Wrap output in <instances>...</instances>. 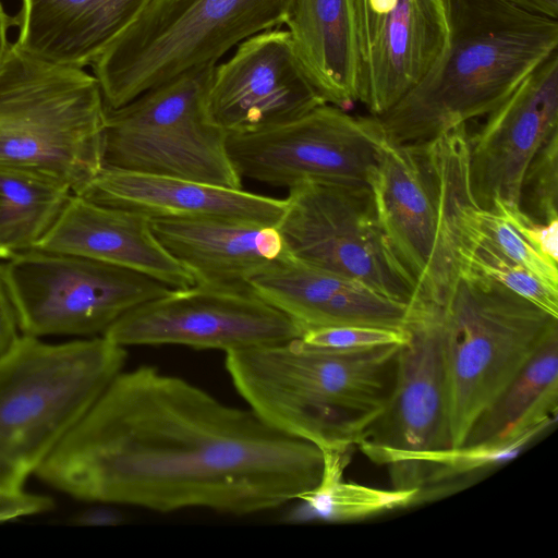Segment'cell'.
Segmentation results:
<instances>
[{
  "mask_svg": "<svg viewBox=\"0 0 558 558\" xmlns=\"http://www.w3.org/2000/svg\"><path fill=\"white\" fill-rule=\"evenodd\" d=\"M315 445L151 366L121 372L36 475L75 499L245 515L314 488Z\"/></svg>",
  "mask_w": 558,
  "mask_h": 558,
  "instance_id": "obj_1",
  "label": "cell"
},
{
  "mask_svg": "<svg viewBox=\"0 0 558 558\" xmlns=\"http://www.w3.org/2000/svg\"><path fill=\"white\" fill-rule=\"evenodd\" d=\"M447 41L424 77L377 117L387 142L433 140L498 107L558 48L557 19L512 0H444Z\"/></svg>",
  "mask_w": 558,
  "mask_h": 558,
  "instance_id": "obj_2",
  "label": "cell"
},
{
  "mask_svg": "<svg viewBox=\"0 0 558 558\" xmlns=\"http://www.w3.org/2000/svg\"><path fill=\"white\" fill-rule=\"evenodd\" d=\"M401 345L361 350L286 343L226 353L240 396L263 421L320 450H352L386 409Z\"/></svg>",
  "mask_w": 558,
  "mask_h": 558,
  "instance_id": "obj_3",
  "label": "cell"
},
{
  "mask_svg": "<svg viewBox=\"0 0 558 558\" xmlns=\"http://www.w3.org/2000/svg\"><path fill=\"white\" fill-rule=\"evenodd\" d=\"M377 216L417 300L440 303L459 277L463 209L475 204L466 124L433 140L385 141L367 179Z\"/></svg>",
  "mask_w": 558,
  "mask_h": 558,
  "instance_id": "obj_4",
  "label": "cell"
},
{
  "mask_svg": "<svg viewBox=\"0 0 558 558\" xmlns=\"http://www.w3.org/2000/svg\"><path fill=\"white\" fill-rule=\"evenodd\" d=\"M124 347L21 335L0 357V490L20 492L122 372Z\"/></svg>",
  "mask_w": 558,
  "mask_h": 558,
  "instance_id": "obj_5",
  "label": "cell"
},
{
  "mask_svg": "<svg viewBox=\"0 0 558 558\" xmlns=\"http://www.w3.org/2000/svg\"><path fill=\"white\" fill-rule=\"evenodd\" d=\"M106 110L93 73L11 44L0 68V163L44 172L81 195L104 167Z\"/></svg>",
  "mask_w": 558,
  "mask_h": 558,
  "instance_id": "obj_6",
  "label": "cell"
},
{
  "mask_svg": "<svg viewBox=\"0 0 558 558\" xmlns=\"http://www.w3.org/2000/svg\"><path fill=\"white\" fill-rule=\"evenodd\" d=\"M435 314L452 446L532 359L558 318L486 277L460 270Z\"/></svg>",
  "mask_w": 558,
  "mask_h": 558,
  "instance_id": "obj_7",
  "label": "cell"
},
{
  "mask_svg": "<svg viewBox=\"0 0 558 558\" xmlns=\"http://www.w3.org/2000/svg\"><path fill=\"white\" fill-rule=\"evenodd\" d=\"M292 0H150L90 65L117 109L182 74L213 68L244 39L286 23Z\"/></svg>",
  "mask_w": 558,
  "mask_h": 558,
  "instance_id": "obj_8",
  "label": "cell"
},
{
  "mask_svg": "<svg viewBox=\"0 0 558 558\" xmlns=\"http://www.w3.org/2000/svg\"><path fill=\"white\" fill-rule=\"evenodd\" d=\"M213 70L182 74L124 106L107 108L104 166L242 189L228 133L208 112Z\"/></svg>",
  "mask_w": 558,
  "mask_h": 558,
  "instance_id": "obj_9",
  "label": "cell"
},
{
  "mask_svg": "<svg viewBox=\"0 0 558 558\" xmlns=\"http://www.w3.org/2000/svg\"><path fill=\"white\" fill-rule=\"evenodd\" d=\"M22 335L95 336L169 289L142 272L88 257L32 248L1 262Z\"/></svg>",
  "mask_w": 558,
  "mask_h": 558,
  "instance_id": "obj_10",
  "label": "cell"
},
{
  "mask_svg": "<svg viewBox=\"0 0 558 558\" xmlns=\"http://www.w3.org/2000/svg\"><path fill=\"white\" fill-rule=\"evenodd\" d=\"M277 225L288 253L412 305L416 284L395 255L365 183L305 181L288 189Z\"/></svg>",
  "mask_w": 558,
  "mask_h": 558,
  "instance_id": "obj_11",
  "label": "cell"
},
{
  "mask_svg": "<svg viewBox=\"0 0 558 558\" xmlns=\"http://www.w3.org/2000/svg\"><path fill=\"white\" fill-rule=\"evenodd\" d=\"M385 141L377 117L324 104L272 129L228 134L227 146L241 178L289 189L305 181L367 184Z\"/></svg>",
  "mask_w": 558,
  "mask_h": 558,
  "instance_id": "obj_12",
  "label": "cell"
},
{
  "mask_svg": "<svg viewBox=\"0 0 558 558\" xmlns=\"http://www.w3.org/2000/svg\"><path fill=\"white\" fill-rule=\"evenodd\" d=\"M302 333L290 317L252 291L192 284L134 307L102 336L124 348L180 344L228 353L286 343Z\"/></svg>",
  "mask_w": 558,
  "mask_h": 558,
  "instance_id": "obj_13",
  "label": "cell"
},
{
  "mask_svg": "<svg viewBox=\"0 0 558 558\" xmlns=\"http://www.w3.org/2000/svg\"><path fill=\"white\" fill-rule=\"evenodd\" d=\"M324 104L280 27L241 41L214 66L207 94L211 120L228 134L272 129Z\"/></svg>",
  "mask_w": 558,
  "mask_h": 558,
  "instance_id": "obj_14",
  "label": "cell"
},
{
  "mask_svg": "<svg viewBox=\"0 0 558 558\" xmlns=\"http://www.w3.org/2000/svg\"><path fill=\"white\" fill-rule=\"evenodd\" d=\"M558 132V51L533 69L469 135V179L473 201L519 207L523 173L544 142Z\"/></svg>",
  "mask_w": 558,
  "mask_h": 558,
  "instance_id": "obj_15",
  "label": "cell"
},
{
  "mask_svg": "<svg viewBox=\"0 0 558 558\" xmlns=\"http://www.w3.org/2000/svg\"><path fill=\"white\" fill-rule=\"evenodd\" d=\"M357 101L372 116L390 109L429 71L448 35L444 0H395L378 14L356 15Z\"/></svg>",
  "mask_w": 558,
  "mask_h": 558,
  "instance_id": "obj_16",
  "label": "cell"
},
{
  "mask_svg": "<svg viewBox=\"0 0 558 558\" xmlns=\"http://www.w3.org/2000/svg\"><path fill=\"white\" fill-rule=\"evenodd\" d=\"M407 330L390 400L360 444L408 453L450 447L442 354L430 302L411 306Z\"/></svg>",
  "mask_w": 558,
  "mask_h": 558,
  "instance_id": "obj_17",
  "label": "cell"
},
{
  "mask_svg": "<svg viewBox=\"0 0 558 558\" xmlns=\"http://www.w3.org/2000/svg\"><path fill=\"white\" fill-rule=\"evenodd\" d=\"M250 288L290 317L303 332L342 325L407 329L411 314V305L290 254L256 274Z\"/></svg>",
  "mask_w": 558,
  "mask_h": 558,
  "instance_id": "obj_18",
  "label": "cell"
},
{
  "mask_svg": "<svg viewBox=\"0 0 558 558\" xmlns=\"http://www.w3.org/2000/svg\"><path fill=\"white\" fill-rule=\"evenodd\" d=\"M81 196L149 219L213 218L277 227L284 199L197 181L104 166Z\"/></svg>",
  "mask_w": 558,
  "mask_h": 558,
  "instance_id": "obj_19",
  "label": "cell"
},
{
  "mask_svg": "<svg viewBox=\"0 0 558 558\" xmlns=\"http://www.w3.org/2000/svg\"><path fill=\"white\" fill-rule=\"evenodd\" d=\"M35 248L68 253L147 275L171 289L194 284L141 214L72 194Z\"/></svg>",
  "mask_w": 558,
  "mask_h": 558,
  "instance_id": "obj_20",
  "label": "cell"
},
{
  "mask_svg": "<svg viewBox=\"0 0 558 558\" xmlns=\"http://www.w3.org/2000/svg\"><path fill=\"white\" fill-rule=\"evenodd\" d=\"M150 225L198 286L252 291L250 280L289 254L274 226L213 218H156Z\"/></svg>",
  "mask_w": 558,
  "mask_h": 558,
  "instance_id": "obj_21",
  "label": "cell"
},
{
  "mask_svg": "<svg viewBox=\"0 0 558 558\" xmlns=\"http://www.w3.org/2000/svg\"><path fill=\"white\" fill-rule=\"evenodd\" d=\"M150 0H22L15 44L43 61L90 66Z\"/></svg>",
  "mask_w": 558,
  "mask_h": 558,
  "instance_id": "obj_22",
  "label": "cell"
},
{
  "mask_svg": "<svg viewBox=\"0 0 558 558\" xmlns=\"http://www.w3.org/2000/svg\"><path fill=\"white\" fill-rule=\"evenodd\" d=\"M284 25L299 62L322 99L342 109L357 101L355 0H292Z\"/></svg>",
  "mask_w": 558,
  "mask_h": 558,
  "instance_id": "obj_23",
  "label": "cell"
},
{
  "mask_svg": "<svg viewBox=\"0 0 558 558\" xmlns=\"http://www.w3.org/2000/svg\"><path fill=\"white\" fill-rule=\"evenodd\" d=\"M558 326L473 423L464 444H500L543 433L557 421Z\"/></svg>",
  "mask_w": 558,
  "mask_h": 558,
  "instance_id": "obj_24",
  "label": "cell"
},
{
  "mask_svg": "<svg viewBox=\"0 0 558 558\" xmlns=\"http://www.w3.org/2000/svg\"><path fill=\"white\" fill-rule=\"evenodd\" d=\"M72 194L49 174L0 163V259L35 248Z\"/></svg>",
  "mask_w": 558,
  "mask_h": 558,
  "instance_id": "obj_25",
  "label": "cell"
},
{
  "mask_svg": "<svg viewBox=\"0 0 558 558\" xmlns=\"http://www.w3.org/2000/svg\"><path fill=\"white\" fill-rule=\"evenodd\" d=\"M323 471L316 486L303 493L287 521L343 523L363 520L416 504L420 489H381L344 480L352 450H322Z\"/></svg>",
  "mask_w": 558,
  "mask_h": 558,
  "instance_id": "obj_26",
  "label": "cell"
},
{
  "mask_svg": "<svg viewBox=\"0 0 558 558\" xmlns=\"http://www.w3.org/2000/svg\"><path fill=\"white\" fill-rule=\"evenodd\" d=\"M461 229L531 271L551 290L558 291V263L537 251L499 208L486 210L475 204L466 206L461 216Z\"/></svg>",
  "mask_w": 558,
  "mask_h": 558,
  "instance_id": "obj_27",
  "label": "cell"
},
{
  "mask_svg": "<svg viewBox=\"0 0 558 558\" xmlns=\"http://www.w3.org/2000/svg\"><path fill=\"white\" fill-rule=\"evenodd\" d=\"M459 271L464 270L492 279L544 312L558 318V291L489 244L465 234L461 229L458 251Z\"/></svg>",
  "mask_w": 558,
  "mask_h": 558,
  "instance_id": "obj_28",
  "label": "cell"
},
{
  "mask_svg": "<svg viewBox=\"0 0 558 558\" xmlns=\"http://www.w3.org/2000/svg\"><path fill=\"white\" fill-rule=\"evenodd\" d=\"M519 209L536 222L558 220V132L529 162L520 184Z\"/></svg>",
  "mask_w": 558,
  "mask_h": 558,
  "instance_id": "obj_29",
  "label": "cell"
},
{
  "mask_svg": "<svg viewBox=\"0 0 558 558\" xmlns=\"http://www.w3.org/2000/svg\"><path fill=\"white\" fill-rule=\"evenodd\" d=\"M299 339L311 347L332 350H361L402 345L409 340L407 329L367 325H342L306 330Z\"/></svg>",
  "mask_w": 558,
  "mask_h": 558,
  "instance_id": "obj_30",
  "label": "cell"
},
{
  "mask_svg": "<svg viewBox=\"0 0 558 558\" xmlns=\"http://www.w3.org/2000/svg\"><path fill=\"white\" fill-rule=\"evenodd\" d=\"M53 500L47 496L20 492L0 490V523L34 514H40L53 509Z\"/></svg>",
  "mask_w": 558,
  "mask_h": 558,
  "instance_id": "obj_31",
  "label": "cell"
},
{
  "mask_svg": "<svg viewBox=\"0 0 558 558\" xmlns=\"http://www.w3.org/2000/svg\"><path fill=\"white\" fill-rule=\"evenodd\" d=\"M21 335L0 262V357L15 344Z\"/></svg>",
  "mask_w": 558,
  "mask_h": 558,
  "instance_id": "obj_32",
  "label": "cell"
},
{
  "mask_svg": "<svg viewBox=\"0 0 558 558\" xmlns=\"http://www.w3.org/2000/svg\"><path fill=\"white\" fill-rule=\"evenodd\" d=\"M80 512L74 522L80 525H109L119 522L118 512L108 504H96Z\"/></svg>",
  "mask_w": 558,
  "mask_h": 558,
  "instance_id": "obj_33",
  "label": "cell"
},
{
  "mask_svg": "<svg viewBox=\"0 0 558 558\" xmlns=\"http://www.w3.org/2000/svg\"><path fill=\"white\" fill-rule=\"evenodd\" d=\"M15 25L14 16H10L0 0V68L7 57L11 43L9 41V29Z\"/></svg>",
  "mask_w": 558,
  "mask_h": 558,
  "instance_id": "obj_34",
  "label": "cell"
},
{
  "mask_svg": "<svg viewBox=\"0 0 558 558\" xmlns=\"http://www.w3.org/2000/svg\"><path fill=\"white\" fill-rule=\"evenodd\" d=\"M519 5L530 11L544 14L546 16L558 17V0H512Z\"/></svg>",
  "mask_w": 558,
  "mask_h": 558,
  "instance_id": "obj_35",
  "label": "cell"
}]
</instances>
